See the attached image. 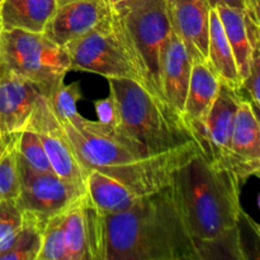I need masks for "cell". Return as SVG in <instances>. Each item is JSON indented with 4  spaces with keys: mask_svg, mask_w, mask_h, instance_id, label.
<instances>
[{
    "mask_svg": "<svg viewBox=\"0 0 260 260\" xmlns=\"http://www.w3.org/2000/svg\"><path fill=\"white\" fill-rule=\"evenodd\" d=\"M121 2H124V0H108V3L111 5H113V4H117V3H121Z\"/></svg>",
    "mask_w": 260,
    "mask_h": 260,
    "instance_id": "32",
    "label": "cell"
},
{
    "mask_svg": "<svg viewBox=\"0 0 260 260\" xmlns=\"http://www.w3.org/2000/svg\"><path fill=\"white\" fill-rule=\"evenodd\" d=\"M70 2H74V0H57L58 5H61V4H66V3H70Z\"/></svg>",
    "mask_w": 260,
    "mask_h": 260,
    "instance_id": "33",
    "label": "cell"
},
{
    "mask_svg": "<svg viewBox=\"0 0 260 260\" xmlns=\"http://www.w3.org/2000/svg\"><path fill=\"white\" fill-rule=\"evenodd\" d=\"M37 86L0 61V131L9 140L27 127L38 98Z\"/></svg>",
    "mask_w": 260,
    "mask_h": 260,
    "instance_id": "12",
    "label": "cell"
},
{
    "mask_svg": "<svg viewBox=\"0 0 260 260\" xmlns=\"http://www.w3.org/2000/svg\"><path fill=\"white\" fill-rule=\"evenodd\" d=\"M258 111L250 101L241 98L231 137V170L241 182L260 173V135Z\"/></svg>",
    "mask_w": 260,
    "mask_h": 260,
    "instance_id": "14",
    "label": "cell"
},
{
    "mask_svg": "<svg viewBox=\"0 0 260 260\" xmlns=\"http://www.w3.org/2000/svg\"><path fill=\"white\" fill-rule=\"evenodd\" d=\"M112 8L108 0H74L58 5L45 28V35L58 46L103 28L111 23Z\"/></svg>",
    "mask_w": 260,
    "mask_h": 260,
    "instance_id": "11",
    "label": "cell"
},
{
    "mask_svg": "<svg viewBox=\"0 0 260 260\" xmlns=\"http://www.w3.org/2000/svg\"><path fill=\"white\" fill-rule=\"evenodd\" d=\"M8 141H9V140L5 139L4 135H3L2 131H0V156H2L3 151H4V150H5V146H7Z\"/></svg>",
    "mask_w": 260,
    "mask_h": 260,
    "instance_id": "31",
    "label": "cell"
},
{
    "mask_svg": "<svg viewBox=\"0 0 260 260\" xmlns=\"http://www.w3.org/2000/svg\"><path fill=\"white\" fill-rule=\"evenodd\" d=\"M63 47L70 60V70L94 73L107 79H128L142 85L139 73L112 30L111 23Z\"/></svg>",
    "mask_w": 260,
    "mask_h": 260,
    "instance_id": "8",
    "label": "cell"
},
{
    "mask_svg": "<svg viewBox=\"0 0 260 260\" xmlns=\"http://www.w3.org/2000/svg\"><path fill=\"white\" fill-rule=\"evenodd\" d=\"M0 61L10 71L35 84L47 98L62 85L70 71L65 47L56 45L45 33L20 29H2Z\"/></svg>",
    "mask_w": 260,
    "mask_h": 260,
    "instance_id": "6",
    "label": "cell"
},
{
    "mask_svg": "<svg viewBox=\"0 0 260 260\" xmlns=\"http://www.w3.org/2000/svg\"><path fill=\"white\" fill-rule=\"evenodd\" d=\"M57 8V0H0V27L43 33Z\"/></svg>",
    "mask_w": 260,
    "mask_h": 260,
    "instance_id": "17",
    "label": "cell"
},
{
    "mask_svg": "<svg viewBox=\"0 0 260 260\" xmlns=\"http://www.w3.org/2000/svg\"><path fill=\"white\" fill-rule=\"evenodd\" d=\"M244 88L246 89L250 96L251 104L258 111L260 107V43L254 46L253 52H251L248 76L241 85V89Z\"/></svg>",
    "mask_w": 260,
    "mask_h": 260,
    "instance_id": "27",
    "label": "cell"
},
{
    "mask_svg": "<svg viewBox=\"0 0 260 260\" xmlns=\"http://www.w3.org/2000/svg\"><path fill=\"white\" fill-rule=\"evenodd\" d=\"M57 117L73 145L76 159L86 174L89 170H99L139 196L149 194L169 185L173 173L198 154L152 155L123 136L112 124L89 121L78 109L57 114Z\"/></svg>",
    "mask_w": 260,
    "mask_h": 260,
    "instance_id": "3",
    "label": "cell"
},
{
    "mask_svg": "<svg viewBox=\"0 0 260 260\" xmlns=\"http://www.w3.org/2000/svg\"><path fill=\"white\" fill-rule=\"evenodd\" d=\"M42 230L41 223L23 212L22 228L0 254V260H37L42 245Z\"/></svg>",
    "mask_w": 260,
    "mask_h": 260,
    "instance_id": "21",
    "label": "cell"
},
{
    "mask_svg": "<svg viewBox=\"0 0 260 260\" xmlns=\"http://www.w3.org/2000/svg\"><path fill=\"white\" fill-rule=\"evenodd\" d=\"M211 8H216L218 5H228V7L236 8L245 12V0H208Z\"/></svg>",
    "mask_w": 260,
    "mask_h": 260,
    "instance_id": "30",
    "label": "cell"
},
{
    "mask_svg": "<svg viewBox=\"0 0 260 260\" xmlns=\"http://www.w3.org/2000/svg\"><path fill=\"white\" fill-rule=\"evenodd\" d=\"M25 128L38 135L56 175L85 188V170L76 159L73 145L47 96L38 98Z\"/></svg>",
    "mask_w": 260,
    "mask_h": 260,
    "instance_id": "9",
    "label": "cell"
},
{
    "mask_svg": "<svg viewBox=\"0 0 260 260\" xmlns=\"http://www.w3.org/2000/svg\"><path fill=\"white\" fill-rule=\"evenodd\" d=\"M215 9L220 17L225 35L233 50L236 66H238L239 79L243 85L249 73L253 48L254 46L260 43V40L253 41V42L250 41L248 24H246L248 14L244 10L228 7V5H218Z\"/></svg>",
    "mask_w": 260,
    "mask_h": 260,
    "instance_id": "19",
    "label": "cell"
},
{
    "mask_svg": "<svg viewBox=\"0 0 260 260\" xmlns=\"http://www.w3.org/2000/svg\"><path fill=\"white\" fill-rule=\"evenodd\" d=\"M65 212L53 216L42 230V245L37 260H68L63 236Z\"/></svg>",
    "mask_w": 260,
    "mask_h": 260,
    "instance_id": "25",
    "label": "cell"
},
{
    "mask_svg": "<svg viewBox=\"0 0 260 260\" xmlns=\"http://www.w3.org/2000/svg\"><path fill=\"white\" fill-rule=\"evenodd\" d=\"M23 223V211L17 201L2 202L0 210V254L9 246Z\"/></svg>",
    "mask_w": 260,
    "mask_h": 260,
    "instance_id": "26",
    "label": "cell"
},
{
    "mask_svg": "<svg viewBox=\"0 0 260 260\" xmlns=\"http://www.w3.org/2000/svg\"><path fill=\"white\" fill-rule=\"evenodd\" d=\"M0 210H2V202H0Z\"/></svg>",
    "mask_w": 260,
    "mask_h": 260,
    "instance_id": "34",
    "label": "cell"
},
{
    "mask_svg": "<svg viewBox=\"0 0 260 260\" xmlns=\"http://www.w3.org/2000/svg\"><path fill=\"white\" fill-rule=\"evenodd\" d=\"M17 137L18 135L10 137L0 156V202L17 201L20 194Z\"/></svg>",
    "mask_w": 260,
    "mask_h": 260,
    "instance_id": "23",
    "label": "cell"
},
{
    "mask_svg": "<svg viewBox=\"0 0 260 260\" xmlns=\"http://www.w3.org/2000/svg\"><path fill=\"white\" fill-rule=\"evenodd\" d=\"M111 28L142 85L165 101L161 88V66L172 25L164 0H124L111 5Z\"/></svg>",
    "mask_w": 260,
    "mask_h": 260,
    "instance_id": "5",
    "label": "cell"
},
{
    "mask_svg": "<svg viewBox=\"0 0 260 260\" xmlns=\"http://www.w3.org/2000/svg\"><path fill=\"white\" fill-rule=\"evenodd\" d=\"M95 109H96V114H98L99 119L98 121L104 122V123H113L114 119V106H113V101H112L111 95L108 98L103 99V101L95 102Z\"/></svg>",
    "mask_w": 260,
    "mask_h": 260,
    "instance_id": "28",
    "label": "cell"
},
{
    "mask_svg": "<svg viewBox=\"0 0 260 260\" xmlns=\"http://www.w3.org/2000/svg\"><path fill=\"white\" fill-rule=\"evenodd\" d=\"M81 206L90 260H198L170 185L114 215Z\"/></svg>",
    "mask_w": 260,
    "mask_h": 260,
    "instance_id": "1",
    "label": "cell"
},
{
    "mask_svg": "<svg viewBox=\"0 0 260 260\" xmlns=\"http://www.w3.org/2000/svg\"><path fill=\"white\" fill-rule=\"evenodd\" d=\"M192 65L193 60L184 43L172 29L162 57L161 88L165 101L180 114L184 112Z\"/></svg>",
    "mask_w": 260,
    "mask_h": 260,
    "instance_id": "15",
    "label": "cell"
},
{
    "mask_svg": "<svg viewBox=\"0 0 260 260\" xmlns=\"http://www.w3.org/2000/svg\"><path fill=\"white\" fill-rule=\"evenodd\" d=\"M245 13L254 23L260 25V0H245Z\"/></svg>",
    "mask_w": 260,
    "mask_h": 260,
    "instance_id": "29",
    "label": "cell"
},
{
    "mask_svg": "<svg viewBox=\"0 0 260 260\" xmlns=\"http://www.w3.org/2000/svg\"><path fill=\"white\" fill-rule=\"evenodd\" d=\"M220 86V79L210 68L208 62L193 60L183 116L192 127L196 137L207 119L208 113L217 98Z\"/></svg>",
    "mask_w": 260,
    "mask_h": 260,
    "instance_id": "16",
    "label": "cell"
},
{
    "mask_svg": "<svg viewBox=\"0 0 260 260\" xmlns=\"http://www.w3.org/2000/svg\"><path fill=\"white\" fill-rule=\"evenodd\" d=\"M210 68L215 71L222 84L235 90H241L238 66L228 37L223 30L222 23L215 8L210 12V33H208V58Z\"/></svg>",
    "mask_w": 260,
    "mask_h": 260,
    "instance_id": "20",
    "label": "cell"
},
{
    "mask_svg": "<svg viewBox=\"0 0 260 260\" xmlns=\"http://www.w3.org/2000/svg\"><path fill=\"white\" fill-rule=\"evenodd\" d=\"M81 205L83 202L66 211L63 218V236L68 260H90Z\"/></svg>",
    "mask_w": 260,
    "mask_h": 260,
    "instance_id": "22",
    "label": "cell"
},
{
    "mask_svg": "<svg viewBox=\"0 0 260 260\" xmlns=\"http://www.w3.org/2000/svg\"><path fill=\"white\" fill-rule=\"evenodd\" d=\"M241 98L240 91L221 83L217 98L208 113L202 128L197 132V141L203 154L216 164L231 170V137L234 121Z\"/></svg>",
    "mask_w": 260,
    "mask_h": 260,
    "instance_id": "10",
    "label": "cell"
},
{
    "mask_svg": "<svg viewBox=\"0 0 260 260\" xmlns=\"http://www.w3.org/2000/svg\"><path fill=\"white\" fill-rule=\"evenodd\" d=\"M20 194L17 203L23 212L32 216L45 228L53 216L66 212L83 202L85 188L62 179L55 173H38L30 169L18 155Z\"/></svg>",
    "mask_w": 260,
    "mask_h": 260,
    "instance_id": "7",
    "label": "cell"
},
{
    "mask_svg": "<svg viewBox=\"0 0 260 260\" xmlns=\"http://www.w3.org/2000/svg\"><path fill=\"white\" fill-rule=\"evenodd\" d=\"M241 183L202 151L172 174L169 185L198 260H245L239 233Z\"/></svg>",
    "mask_w": 260,
    "mask_h": 260,
    "instance_id": "2",
    "label": "cell"
},
{
    "mask_svg": "<svg viewBox=\"0 0 260 260\" xmlns=\"http://www.w3.org/2000/svg\"><path fill=\"white\" fill-rule=\"evenodd\" d=\"M108 81L114 106L112 126L123 136L152 155L202 151L185 117L167 101L152 95L135 80Z\"/></svg>",
    "mask_w": 260,
    "mask_h": 260,
    "instance_id": "4",
    "label": "cell"
},
{
    "mask_svg": "<svg viewBox=\"0 0 260 260\" xmlns=\"http://www.w3.org/2000/svg\"><path fill=\"white\" fill-rule=\"evenodd\" d=\"M0 32H2V27H0Z\"/></svg>",
    "mask_w": 260,
    "mask_h": 260,
    "instance_id": "35",
    "label": "cell"
},
{
    "mask_svg": "<svg viewBox=\"0 0 260 260\" xmlns=\"http://www.w3.org/2000/svg\"><path fill=\"white\" fill-rule=\"evenodd\" d=\"M85 190L88 202L103 215L123 212L141 197L117 179L95 169L86 174Z\"/></svg>",
    "mask_w": 260,
    "mask_h": 260,
    "instance_id": "18",
    "label": "cell"
},
{
    "mask_svg": "<svg viewBox=\"0 0 260 260\" xmlns=\"http://www.w3.org/2000/svg\"><path fill=\"white\" fill-rule=\"evenodd\" d=\"M172 29L192 60L207 62L210 12L208 0H164Z\"/></svg>",
    "mask_w": 260,
    "mask_h": 260,
    "instance_id": "13",
    "label": "cell"
},
{
    "mask_svg": "<svg viewBox=\"0 0 260 260\" xmlns=\"http://www.w3.org/2000/svg\"><path fill=\"white\" fill-rule=\"evenodd\" d=\"M17 150L20 159L35 172L53 173L40 137L33 129L24 128L18 134Z\"/></svg>",
    "mask_w": 260,
    "mask_h": 260,
    "instance_id": "24",
    "label": "cell"
}]
</instances>
